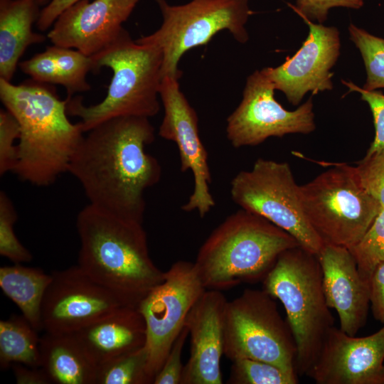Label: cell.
Segmentation results:
<instances>
[{"mask_svg":"<svg viewBox=\"0 0 384 384\" xmlns=\"http://www.w3.org/2000/svg\"><path fill=\"white\" fill-rule=\"evenodd\" d=\"M143 222L87 204L78 213V266L90 278L138 307L164 279L149 253Z\"/></svg>","mask_w":384,"mask_h":384,"instance_id":"obj_3","label":"cell"},{"mask_svg":"<svg viewBox=\"0 0 384 384\" xmlns=\"http://www.w3.org/2000/svg\"><path fill=\"white\" fill-rule=\"evenodd\" d=\"M350 92H357L368 105L373 117L375 137L366 154L384 149V95L377 90H366L352 82L341 80Z\"/></svg>","mask_w":384,"mask_h":384,"instance_id":"obj_33","label":"cell"},{"mask_svg":"<svg viewBox=\"0 0 384 384\" xmlns=\"http://www.w3.org/2000/svg\"><path fill=\"white\" fill-rule=\"evenodd\" d=\"M354 169L363 188L384 208V149L366 154Z\"/></svg>","mask_w":384,"mask_h":384,"instance_id":"obj_31","label":"cell"},{"mask_svg":"<svg viewBox=\"0 0 384 384\" xmlns=\"http://www.w3.org/2000/svg\"><path fill=\"white\" fill-rule=\"evenodd\" d=\"M188 335V329L185 326L176 338L161 368L156 375L154 384H181L184 366L181 362V355Z\"/></svg>","mask_w":384,"mask_h":384,"instance_id":"obj_35","label":"cell"},{"mask_svg":"<svg viewBox=\"0 0 384 384\" xmlns=\"http://www.w3.org/2000/svg\"><path fill=\"white\" fill-rule=\"evenodd\" d=\"M87 133L68 172L79 181L89 204L143 222L144 193L161 175L158 160L146 151L155 137L149 118L114 117Z\"/></svg>","mask_w":384,"mask_h":384,"instance_id":"obj_1","label":"cell"},{"mask_svg":"<svg viewBox=\"0 0 384 384\" xmlns=\"http://www.w3.org/2000/svg\"><path fill=\"white\" fill-rule=\"evenodd\" d=\"M159 97L164 115L159 135L176 144L181 171L189 170L193 176V191L181 208L186 212L197 211L203 218L215 203L210 191L208 156L199 136L198 115L181 91L178 79L176 78H162Z\"/></svg>","mask_w":384,"mask_h":384,"instance_id":"obj_14","label":"cell"},{"mask_svg":"<svg viewBox=\"0 0 384 384\" xmlns=\"http://www.w3.org/2000/svg\"><path fill=\"white\" fill-rule=\"evenodd\" d=\"M162 16L160 27L136 41L156 46L162 54L161 76L179 79L178 68L188 50L208 43L218 32L228 31L240 43L247 41L245 24L252 11L249 0H191L171 5L155 0Z\"/></svg>","mask_w":384,"mask_h":384,"instance_id":"obj_8","label":"cell"},{"mask_svg":"<svg viewBox=\"0 0 384 384\" xmlns=\"http://www.w3.org/2000/svg\"><path fill=\"white\" fill-rule=\"evenodd\" d=\"M299 187L289 164L260 158L232 179L230 195L241 209L265 218L317 255L324 243L306 216Z\"/></svg>","mask_w":384,"mask_h":384,"instance_id":"obj_10","label":"cell"},{"mask_svg":"<svg viewBox=\"0 0 384 384\" xmlns=\"http://www.w3.org/2000/svg\"><path fill=\"white\" fill-rule=\"evenodd\" d=\"M348 250L356 260L360 274L370 284L375 269L384 261V208L362 238Z\"/></svg>","mask_w":384,"mask_h":384,"instance_id":"obj_29","label":"cell"},{"mask_svg":"<svg viewBox=\"0 0 384 384\" xmlns=\"http://www.w3.org/2000/svg\"><path fill=\"white\" fill-rule=\"evenodd\" d=\"M94 73L102 68L113 75L105 97L86 105L80 96L68 97V115L78 117L85 133L108 119L124 116L149 118L160 110L162 54L156 46L133 41L124 29L109 47L91 57Z\"/></svg>","mask_w":384,"mask_h":384,"instance_id":"obj_5","label":"cell"},{"mask_svg":"<svg viewBox=\"0 0 384 384\" xmlns=\"http://www.w3.org/2000/svg\"><path fill=\"white\" fill-rule=\"evenodd\" d=\"M42 307L43 330L75 333L126 306L137 307L127 297L102 285L78 266L51 272Z\"/></svg>","mask_w":384,"mask_h":384,"instance_id":"obj_13","label":"cell"},{"mask_svg":"<svg viewBox=\"0 0 384 384\" xmlns=\"http://www.w3.org/2000/svg\"><path fill=\"white\" fill-rule=\"evenodd\" d=\"M0 99L20 127L14 173L36 186L53 184L68 171L85 132L68 117V97L60 100L48 84L32 79L19 85L0 78Z\"/></svg>","mask_w":384,"mask_h":384,"instance_id":"obj_2","label":"cell"},{"mask_svg":"<svg viewBox=\"0 0 384 384\" xmlns=\"http://www.w3.org/2000/svg\"><path fill=\"white\" fill-rule=\"evenodd\" d=\"M145 346L97 365L95 384H150Z\"/></svg>","mask_w":384,"mask_h":384,"instance_id":"obj_26","label":"cell"},{"mask_svg":"<svg viewBox=\"0 0 384 384\" xmlns=\"http://www.w3.org/2000/svg\"><path fill=\"white\" fill-rule=\"evenodd\" d=\"M99 365L145 346L146 324L137 307L126 306L75 333Z\"/></svg>","mask_w":384,"mask_h":384,"instance_id":"obj_20","label":"cell"},{"mask_svg":"<svg viewBox=\"0 0 384 384\" xmlns=\"http://www.w3.org/2000/svg\"><path fill=\"white\" fill-rule=\"evenodd\" d=\"M16 383L18 384L52 383L46 371L41 367H30L20 363L11 365Z\"/></svg>","mask_w":384,"mask_h":384,"instance_id":"obj_38","label":"cell"},{"mask_svg":"<svg viewBox=\"0 0 384 384\" xmlns=\"http://www.w3.org/2000/svg\"><path fill=\"white\" fill-rule=\"evenodd\" d=\"M228 383L297 384V373L289 372L272 363L250 358L232 361Z\"/></svg>","mask_w":384,"mask_h":384,"instance_id":"obj_28","label":"cell"},{"mask_svg":"<svg viewBox=\"0 0 384 384\" xmlns=\"http://www.w3.org/2000/svg\"><path fill=\"white\" fill-rule=\"evenodd\" d=\"M384 325L364 337L334 326L306 374L316 384H384Z\"/></svg>","mask_w":384,"mask_h":384,"instance_id":"obj_16","label":"cell"},{"mask_svg":"<svg viewBox=\"0 0 384 384\" xmlns=\"http://www.w3.org/2000/svg\"><path fill=\"white\" fill-rule=\"evenodd\" d=\"M227 299L221 291L206 289L185 321L191 336L190 356L181 384H221Z\"/></svg>","mask_w":384,"mask_h":384,"instance_id":"obj_18","label":"cell"},{"mask_svg":"<svg viewBox=\"0 0 384 384\" xmlns=\"http://www.w3.org/2000/svg\"><path fill=\"white\" fill-rule=\"evenodd\" d=\"M193 262L179 260L137 307L146 324L147 373L153 383L193 305L206 291Z\"/></svg>","mask_w":384,"mask_h":384,"instance_id":"obj_11","label":"cell"},{"mask_svg":"<svg viewBox=\"0 0 384 384\" xmlns=\"http://www.w3.org/2000/svg\"><path fill=\"white\" fill-rule=\"evenodd\" d=\"M41 367L52 383L95 384L97 365L75 333L41 338Z\"/></svg>","mask_w":384,"mask_h":384,"instance_id":"obj_23","label":"cell"},{"mask_svg":"<svg viewBox=\"0 0 384 384\" xmlns=\"http://www.w3.org/2000/svg\"><path fill=\"white\" fill-rule=\"evenodd\" d=\"M40 6L37 0H0V78L11 82L27 48L46 41L32 28Z\"/></svg>","mask_w":384,"mask_h":384,"instance_id":"obj_21","label":"cell"},{"mask_svg":"<svg viewBox=\"0 0 384 384\" xmlns=\"http://www.w3.org/2000/svg\"><path fill=\"white\" fill-rule=\"evenodd\" d=\"M40 6H46L47 5L50 0H37Z\"/></svg>","mask_w":384,"mask_h":384,"instance_id":"obj_39","label":"cell"},{"mask_svg":"<svg viewBox=\"0 0 384 384\" xmlns=\"http://www.w3.org/2000/svg\"><path fill=\"white\" fill-rule=\"evenodd\" d=\"M23 315H12L0 321V368L14 363L41 367V338Z\"/></svg>","mask_w":384,"mask_h":384,"instance_id":"obj_25","label":"cell"},{"mask_svg":"<svg viewBox=\"0 0 384 384\" xmlns=\"http://www.w3.org/2000/svg\"><path fill=\"white\" fill-rule=\"evenodd\" d=\"M317 257L329 308L338 316L340 329L355 336L366 323L370 304V284L360 274L354 257L345 247L324 244Z\"/></svg>","mask_w":384,"mask_h":384,"instance_id":"obj_19","label":"cell"},{"mask_svg":"<svg viewBox=\"0 0 384 384\" xmlns=\"http://www.w3.org/2000/svg\"><path fill=\"white\" fill-rule=\"evenodd\" d=\"M20 137V127L16 117L6 109L0 110V176L13 172L18 157L15 144Z\"/></svg>","mask_w":384,"mask_h":384,"instance_id":"obj_32","label":"cell"},{"mask_svg":"<svg viewBox=\"0 0 384 384\" xmlns=\"http://www.w3.org/2000/svg\"><path fill=\"white\" fill-rule=\"evenodd\" d=\"M332 166L300 186L306 216L324 244L351 248L383 209L361 184L354 166Z\"/></svg>","mask_w":384,"mask_h":384,"instance_id":"obj_7","label":"cell"},{"mask_svg":"<svg viewBox=\"0 0 384 384\" xmlns=\"http://www.w3.org/2000/svg\"><path fill=\"white\" fill-rule=\"evenodd\" d=\"M274 90L263 69L247 77L242 100L227 119L226 135L233 146H256L271 137L314 131L311 97L290 111L276 100Z\"/></svg>","mask_w":384,"mask_h":384,"instance_id":"obj_12","label":"cell"},{"mask_svg":"<svg viewBox=\"0 0 384 384\" xmlns=\"http://www.w3.org/2000/svg\"><path fill=\"white\" fill-rule=\"evenodd\" d=\"M350 38L359 50L366 70L363 87L366 90L384 88V38L375 36L353 23L348 26Z\"/></svg>","mask_w":384,"mask_h":384,"instance_id":"obj_27","label":"cell"},{"mask_svg":"<svg viewBox=\"0 0 384 384\" xmlns=\"http://www.w3.org/2000/svg\"><path fill=\"white\" fill-rule=\"evenodd\" d=\"M263 289L283 304L297 346V370L315 364L334 319L326 300L317 255L297 246L278 257L262 279Z\"/></svg>","mask_w":384,"mask_h":384,"instance_id":"obj_6","label":"cell"},{"mask_svg":"<svg viewBox=\"0 0 384 384\" xmlns=\"http://www.w3.org/2000/svg\"><path fill=\"white\" fill-rule=\"evenodd\" d=\"M309 26L302 46L280 65L263 68L275 90L282 92L289 102L298 105L304 95L333 88L331 68L341 49L340 33L335 26H326L302 18Z\"/></svg>","mask_w":384,"mask_h":384,"instance_id":"obj_15","label":"cell"},{"mask_svg":"<svg viewBox=\"0 0 384 384\" xmlns=\"http://www.w3.org/2000/svg\"><path fill=\"white\" fill-rule=\"evenodd\" d=\"M17 213L5 191L0 192V255L14 264L29 262L33 260L31 252L18 239L14 224Z\"/></svg>","mask_w":384,"mask_h":384,"instance_id":"obj_30","label":"cell"},{"mask_svg":"<svg viewBox=\"0 0 384 384\" xmlns=\"http://www.w3.org/2000/svg\"><path fill=\"white\" fill-rule=\"evenodd\" d=\"M297 246L284 230L240 209L214 229L193 263L205 288L221 291L262 280L280 254Z\"/></svg>","mask_w":384,"mask_h":384,"instance_id":"obj_4","label":"cell"},{"mask_svg":"<svg viewBox=\"0 0 384 384\" xmlns=\"http://www.w3.org/2000/svg\"><path fill=\"white\" fill-rule=\"evenodd\" d=\"M52 275L20 263L0 267V287L16 304L21 315L38 331L43 330L41 307Z\"/></svg>","mask_w":384,"mask_h":384,"instance_id":"obj_24","label":"cell"},{"mask_svg":"<svg viewBox=\"0 0 384 384\" xmlns=\"http://www.w3.org/2000/svg\"><path fill=\"white\" fill-rule=\"evenodd\" d=\"M370 303L375 319L384 324V261L376 267L370 277Z\"/></svg>","mask_w":384,"mask_h":384,"instance_id":"obj_36","label":"cell"},{"mask_svg":"<svg viewBox=\"0 0 384 384\" xmlns=\"http://www.w3.org/2000/svg\"><path fill=\"white\" fill-rule=\"evenodd\" d=\"M297 346L287 321L264 289H245L228 301L223 354L231 361L250 358L297 373Z\"/></svg>","mask_w":384,"mask_h":384,"instance_id":"obj_9","label":"cell"},{"mask_svg":"<svg viewBox=\"0 0 384 384\" xmlns=\"http://www.w3.org/2000/svg\"><path fill=\"white\" fill-rule=\"evenodd\" d=\"M18 66L35 81L63 86L69 97L91 89L86 78L93 71L92 59L75 49L53 45Z\"/></svg>","mask_w":384,"mask_h":384,"instance_id":"obj_22","label":"cell"},{"mask_svg":"<svg viewBox=\"0 0 384 384\" xmlns=\"http://www.w3.org/2000/svg\"><path fill=\"white\" fill-rule=\"evenodd\" d=\"M363 0H296V4H288L301 18L323 23L327 19L329 11L334 7L359 9Z\"/></svg>","mask_w":384,"mask_h":384,"instance_id":"obj_34","label":"cell"},{"mask_svg":"<svg viewBox=\"0 0 384 384\" xmlns=\"http://www.w3.org/2000/svg\"><path fill=\"white\" fill-rule=\"evenodd\" d=\"M80 0H50L40 12L36 26L40 31L50 28L57 18L68 7Z\"/></svg>","mask_w":384,"mask_h":384,"instance_id":"obj_37","label":"cell"},{"mask_svg":"<svg viewBox=\"0 0 384 384\" xmlns=\"http://www.w3.org/2000/svg\"><path fill=\"white\" fill-rule=\"evenodd\" d=\"M139 0H80L55 20L47 38L53 45L92 57L114 42Z\"/></svg>","mask_w":384,"mask_h":384,"instance_id":"obj_17","label":"cell"}]
</instances>
